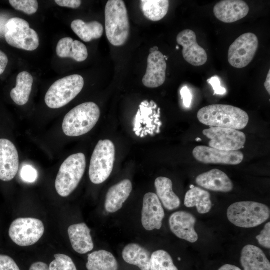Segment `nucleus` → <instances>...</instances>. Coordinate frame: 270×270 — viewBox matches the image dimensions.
Masks as SVG:
<instances>
[{
  "label": "nucleus",
  "instance_id": "obj_1",
  "mask_svg": "<svg viewBox=\"0 0 270 270\" xmlns=\"http://www.w3.org/2000/svg\"><path fill=\"white\" fill-rule=\"evenodd\" d=\"M197 118L202 124L210 127L242 130L248 124L249 116L244 110L232 106L212 104L200 109Z\"/></svg>",
  "mask_w": 270,
  "mask_h": 270
},
{
  "label": "nucleus",
  "instance_id": "obj_2",
  "mask_svg": "<svg viewBox=\"0 0 270 270\" xmlns=\"http://www.w3.org/2000/svg\"><path fill=\"white\" fill-rule=\"evenodd\" d=\"M106 36L114 46L124 45L128 39L130 25L126 4L122 0H110L105 8Z\"/></svg>",
  "mask_w": 270,
  "mask_h": 270
},
{
  "label": "nucleus",
  "instance_id": "obj_3",
  "mask_svg": "<svg viewBox=\"0 0 270 270\" xmlns=\"http://www.w3.org/2000/svg\"><path fill=\"white\" fill-rule=\"evenodd\" d=\"M100 110L94 102L82 103L70 110L64 116L62 128L68 136L84 135L96 126L100 117Z\"/></svg>",
  "mask_w": 270,
  "mask_h": 270
},
{
  "label": "nucleus",
  "instance_id": "obj_4",
  "mask_svg": "<svg viewBox=\"0 0 270 270\" xmlns=\"http://www.w3.org/2000/svg\"><path fill=\"white\" fill-rule=\"evenodd\" d=\"M270 216L269 208L264 204L252 201L232 204L228 208L227 217L234 226L252 228L266 222Z\"/></svg>",
  "mask_w": 270,
  "mask_h": 270
},
{
  "label": "nucleus",
  "instance_id": "obj_5",
  "mask_svg": "<svg viewBox=\"0 0 270 270\" xmlns=\"http://www.w3.org/2000/svg\"><path fill=\"white\" fill-rule=\"evenodd\" d=\"M86 168V156L77 153L68 156L62 164L55 181L58 194L62 197L70 196L77 188Z\"/></svg>",
  "mask_w": 270,
  "mask_h": 270
},
{
  "label": "nucleus",
  "instance_id": "obj_6",
  "mask_svg": "<svg viewBox=\"0 0 270 270\" xmlns=\"http://www.w3.org/2000/svg\"><path fill=\"white\" fill-rule=\"evenodd\" d=\"M115 146L109 140H100L92 154L89 177L94 184H100L110 176L115 160Z\"/></svg>",
  "mask_w": 270,
  "mask_h": 270
},
{
  "label": "nucleus",
  "instance_id": "obj_7",
  "mask_svg": "<svg viewBox=\"0 0 270 270\" xmlns=\"http://www.w3.org/2000/svg\"><path fill=\"white\" fill-rule=\"evenodd\" d=\"M84 80L79 74H72L54 82L46 93L44 100L53 109L63 107L73 100L82 91Z\"/></svg>",
  "mask_w": 270,
  "mask_h": 270
},
{
  "label": "nucleus",
  "instance_id": "obj_8",
  "mask_svg": "<svg viewBox=\"0 0 270 270\" xmlns=\"http://www.w3.org/2000/svg\"><path fill=\"white\" fill-rule=\"evenodd\" d=\"M4 35L7 43L17 48L32 51L39 46L36 32L30 28L28 22L18 18H12L6 21Z\"/></svg>",
  "mask_w": 270,
  "mask_h": 270
},
{
  "label": "nucleus",
  "instance_id": "obj_9",
  "mask_svg": "<svg viewBox=\"0 0 270 270\" xmlns=\"http://www.w3.org/2000/svg\"><path fill=\"white\" fill-rule=\"evenodd\" d=\"M44 232L43 222L32 218H21L15 220L9 228L11 240L20 246L34 244L42 237Z\"/></svg>",
  "mask_w": 270,
  "mask_h": 270
},
{
  "label": "nucleus",
  "instance_id": "obj_10",
  "mask_svg": "<svg viewBox=\"0 0 270 270\" xmlns=\"http://www.w3.org/2000/svg\"><path fill=\"white\" fill-rule=\"evenodd\" d=\"M258 46V40L255 34L251 32L242 34L229 48V64L237 68L246 67L252 60Z\"/></svg>",
  "mask_w": 270,
  "mask_h": 270
},
{
  "label": "nucleus",
  "instance_id": "obj_11",
  "mask_svg": "<svg viewBox=\"0 0 270 270\" xmlns=\"http://www.w3.org/2000/svg\"><path fill=\"white\" fill-rule=\"evenodd\" d=\"M202 134L210 140V147L222 150H238L246 142L243 132L232 128L212 126L203 130Z\"/></svg>",
  "mask_w": 270,
  "mask_h": 270
},
{
  "label": "nucleus",
  "instance_id": "obj_12",
  "mask_svg": "<svg viewBox=\"0 0 270 270\" xmlns=\"http://www.w3.org/2000/svg\"><path fill=\"white\" fill-rule=\"evenodd\" d=\"M192 154L198 161L206 164L237 165L244 158V154L239 150L225 151L204 146H196Z\"/></svg>",
  "mask_w": 270,
  "mask_h": 270
},
{
  "label": "nucleus",
  "instance_id": "obj_13",
  "mask_svg": "<svg viewBox=\"0 0 270 270\" xmlns=\"http://www.w3.org/2000/svg\"><path fill=\"white\" fill-rule=\"evenodd\" d=\"M176 42L182 46V56L188 63L194 66H201L206 62V52L198 44L196 34L193 30L186 29L182 31L177 36Z\"/></svg>",
  "mask_w": 270,
  "mask_h": 270
},
{
  "label": "nucleus",
  "instance_id": "obj_14",
  "mask_svg": "<svg viewBox=\"0 0 270 270\" xmlns=\"http://www.w3.org/2000/svg\"><path fill=\"white\" fill-rule=\"evenodd\" d=\"M162 204L157 195L146 193L144 196L142 211V224L145 230H160L164 217Z\"/></svg>",
  "mask_w": 270,
  "mask_h": 270
},
{
  "label": "nucleus",
  "instance_id": "obj_15",
  "mask_svg": "<svg viewBox=\"0 0 270 270\" xmlns=\"http://www.w3.org/2000/svg\"><path fill=\"white\" fill-rule=\"evenodd\" d=\"M196 218L192 214L186 211H178L172 214L169 225L172 232L178 238L194 243L198 240L194 226Z\"/></svg>",
  "mask_w": 270,
  "mask_h": 270
},
{
  "label": "nucleus",
  "instance_id": "obj_16",
  "mask_svg": "<svg viewBox=\"0 0 270 270\" xmlns=\"http://www.w3.org/2000/svg\"><path fill=\"white\" fill-rule=\"evenodd\" d=\"M19 158L14 144L7 139H0V180H12L18 170Z\"/></svg>",
  "mask_w": 270,
  "mask_h": 270
},
{
  "label": "nucleus",
  "instance_id": "obj_17",
  "mask_svg": "<svg viewBox=\"0 0 270 270\" xmlns=\"http://www.w3.org/2000/svg\"><path fill=\"white\" fill-rule=\"evenodd\" d=\"M146 72L142 83L148 88H156L162 85L166 77V62L164 56L158 50L150 53L147 60Z\"/></svg>",
  "mask_w": 270,
  "mask_h": 270
},
{
  "label": "nucleus",
  "instance_id": "obj_18",
  "mask_svg": "<svg viewBox=\"0 0 270 270\" xmlns=\"http://www.w3.org/2000/svg\"><path fill=\"white\" fill-rule=\"evenodd\" d=\"M248 4L241 0H224L214 8V14L219 20L232 23L246 17L249 12Z\"/></svg>",
  "mask_w": 270,
  "mask_h": 270
},
{
  "label": "nucleus",
  "instance_id": "obj_19",
  "mask_svg": "<svg viewBox=\"0 0 270 270\" xmlns=\"http://www.w3.org/2000/svg\"><path fill=\"white\" fill-rule=\"evenodd\" d=\"M196 184L208 190L228 192L233 189V184L229 177L222 171L212 169L198 175L196 178Z\"/></svg>",
  "mask_w": 270,
  "mask_h": 270
},
{
  "label": "nucleus",
  "instance_id": "obj_20",
  "mask_svg": "<svg viewBox=\"0 0 270 270\" xmlns=\"http://www.w3.org/2000/svg\"><path fill=\"white\" fill-rule=\"evenodd\" d=\"M132 190L130 180L125 179L111 186L106 194L104 208L106 212L114 213L120 210Z\"/></svg>",
  "mask_w": 270,
  "mask_h": 270
},
{
  "label": "nucleus",
  "instance_id": "obj_21",
  "mask_svg": "<svg viewBox=\"0 0 270 270\" xmlns=\"http://www.w3.org/2000/svg\"><path fill=\"white\" fill-rule=\"evenodd\" d=\"M68 232L72 246L75 252L80 254H85L93 250L94 244L90 230L86 224L71 225Z\"/></svg>",
  "mask_w": 270,
  "mask_h": 270
},
{
  "label": "nucleus",
  "instance_id": "obj_22",
  "mask_svg": "<svg viewBox=\"0 0 270 270\" xmlns=\"http://www.w3.org/2000/svg\"><path fill=\"white\" fill-rule=\"evenodd\" d=\"M240 262L244 270H270V262L264 252L252 244L242 250Z\"/></svg>",
  "mask_w": 270,
  "mask_h": 270
},
{
  "label": "nucleus",
  "instance_id": "obj_23",
  "mask_svg": "<svg viewBox=\"0 0 270 270\" xmlns=\"http://www.w3.org/2000/svg\"><path fill=\"white\" fill-rule=\"evenodd\" d=\"M56 52L57 55L62 58H70L78 62L86 60L88 52L86 46L82 42L74 40L71 38H64L58 43Z\"/></svg>",
  "mask_w": 270,
  "mask_h": 270
},
{
  "label": "nucleus",
  "instance_id": "obj_24",
  "mask_svg": "<svg viewBox=\"0 0 270 270\" xmlns=\"http://www.w3.org/2000/svg\"><path fill=\"white\" fill-rule=\"evenodd\" d=\"M156 195L163 204L168 210H173L179 208L180 200L172 190V181L168 178L160 176L154 182Z\"/></svg>",
  "mask_w": 270,
  "mask_h": 270
},
{
  "label": "nucleus",
  "instance_id": "obj_25",
  "mask_svg": "<svg viewBox=\"0 0 270 270\" xmlns=\"http://www.w3.org/2000/svg\"><path fill=\"white\" fill-rule=\"evenodd\" d=\"M124 260L138 267L140 270H150V254L140 245L132 243L126 245L122 252Z\"/></svg>",
  "mask_w": 270,
  "mask_h": 270
},
{
  "label": "nucleus",
  "instance_id": "obj_26",
  "mask_svg": "<svg viewBox=\"0 0 270 270\" xmlns=\"http://www.w3.org/2000/svg\"><path fill=\"white\" fill-rule=\"evenodd\" d=\"M158 106L153 100L148 102L144 100L140 105V108L136 116L134 119V130L137 133L142 124H146L148 128L154 127L152 126V122L160 126L159 120L160 109L156 110Z\"/></svg>",
  "mask_w": 270,
  "mask_h": 270
},
{
  "label": "nucleus",
  "instance_id": "obj_27",
  "mask_svg": "<svg viewBox=\"0 0 270 270\" xmlns=\"http://www.w3.org/2000/svg\"><path fill=\"white\" fill-rule=\"evenodd\" d=\"M33 82V78L29 72L24 71L18 74L16 86L10 93L12 99L16 104L24 106L28 102Z\"/></svg>",
  "mask_w": 270,
  "mask_h": 270
},
{
  "label": "nucleus",
  "instance_id": "obj_28",
  "mask_svg": "<svg viewBox=\"0 0 270 270\" xmlns=\"http://www.w3.org/2000/svg\"><path fill=\"white\" fill-rule=\"evenodd\" d=\"M184 204L188 208L196 206L198 212L200 214L208 213L212 207L209 192L198 187H194L187 192Z\"/></svg>",
  "mask_w": 270,
  "mask_h": 270
},
{
  "label": "nucleus",
  "instance_id": "obj_29",
  "mask_svg": "<svg viewBox=\"0 0 270 270\" xmlns=\"http://www.w3.org/2000/svg\"><path fill=\"white\" fill-rule=\"evenodd\" d=\"M70 26L73 32L85 42L100 38L104 32L102 25L97 21L86 22L76 19L72 22Z\"/></svg>",
  "mask_w": 270,
  "mask_h": 270
},
{
  "label": "nucleus",
  "instance_id": "obj_30",
  "mask_svg": "<svg viewBox=\"0 0 270 270\" xmlns=\"http://www.w3.org/2000/svg\"><path fill=\"white\" fill-rule=\"evenodd\" d=\"M88 270H118V265L114 255L105 250H100L88 255Z\"/></svg>",
  "mask_w": 270,
  "mask_h": 270
},
{
  "label": "nucleus",
  "instance_id": "obj_31",
  "mask_svg": "<svg viewBox=\"0 0 270 270\" xmlns=\"http://www.w3.org/2000/svg\"><path fill=\"white\" fill-rule=\"evenodd\" d=\"M140 4L144 16L152 21L157 22L166 15L170 2L168 0H142Z\"/></svg>",
  "mask_w": 270,
  "mask_h": 270
},
{
  "label": "nucleus",
  "instance_id": "obj_32",
  "mask_svg": "<svg viewBox=\"0 0 270 270\" xmlns=\"http://www.w3.org/2000/svg\"><path fill=\"white\" fill-rule=\"evenodd\" d=\"M150 270H178L170 254L165 250L154 252L150 256Z\"/></svg>",
  "mask_w": 270,
  "mask_h": 270
},
{
  "label": "nucleus",
  "instance_id": "obj_33",
  "mask_svg": "<svg viewBox=\"0 0 270 270\" xmlns=\"http://www.w3.org/2000/svg\"><path fill=\"white\" fill-rule=\"evenodd\" d=\"M55 260L50 264V270H77L72 259L64 254H56Z\"/></svg>",
  "mask_w": 270,
  "mask_h": 270
},
{
  "label": "nucleus",
  "instance_id": "obj_34",
  "mask_svg": "<svg viewBox=\"0 0 270 270\" xmlns=\"http://www.w3.org/2000/svg\"><path fill=\"white\" fill-rule=\"evenodd\" d=\"M9 2L14 9L28 15L35 14L38 7L36 0H10Z\"/></svg>",
  "mask_w": 270,
  "mask_h": 270
},
{
  "label": "nucleus",
  "instance_id": "obj_35",
  "mask_svg": "<svg viewBox=\"0 0 270 270\" xmlns=\"http://www.w3.org/2000/svg\"><path fill=\"white\" fill-rule=\"evenodd\" d=\"M259 244L262 247L270 248V222L266 224L260 234L256 236Z\"/></svg>",
  "mask_w": 270,
  "mask_h": 270
},
{
  "label": "nucleus",
  "instance_id": "obj_36",
  "mask_svg": "<svg viewBox=\"0 0 270 270\" xmlns=\"http://www.w3.org/2000/svg\"><path fill=\"white\" fill-rule=\"evenodd\" d=\"M20 176L24 181L28 182H34L38 178V173L32 166L26 165L22 168Z\"/></svg>",
  "mask_w": 270,
  "mask_h": 270
},
{
  "label": "nucleus",
  "instance_id": "obj_37",
  "mask_svg": "<svg viewBox=\"0 0 270 270\" xmlns=\"http://www.w3.org/2000/svg\"><path fill=\"white\" fill-rule=\"evenodd\" d=\"M0 270H20L14 260L10 256L0 254Z\"/></svg>",
  "mask_w": 270,
  "mask_h": 270
},
{
  "label": "nucleus",
  "instance_id": "obj_38",
  "mask_svg": "<svg viewBox=\"0 0 270 270\" xmlns=\"http://www.w3.org/2000/svg\"><path fill=\"white\" fill-rule=\"evenodd\" d=\"M207 82L212 87L214 90V95H223L226 94V89L221 86V82L218 76H212L208 80Z\"/></svg>",
  "mask_w": 270,
  "mask_h": 270
},
{
  "label": "nucleus",
  "instance_id": "obj_39",
  "mask_svg": "<svg viewBox=\"0 0 270 270\" xmlns=\"http://www.w3.org/2000/svg\"><path fill=\"white\" fill-rule=\"evenodd\" d=\"M180 93L184 106L187 108H190L192 103V94L189 88L186 86H184Z\"/></svg>",
  "mask_w": 270,
  "mask_h": 270
},
{
  "label": "nucleus",
  "instance_id": "obj_40",
  "mask_svg": "<svg viewBox=\"0 0 270 270\" xmlns=\"http://www.w3.org/2000/svg\"><path fill=\"white\" fill-rule=\"evenodd\" d=\"M54 2L60 6L72 8H79L82 4L80 0H55Z\"/></svg>",
  "mask_w": 270,
  "mask_h": 270
},
{
  "label": "nucleus",
  "instance_id": "obj_41",
  "mask_svg": "<svg viewBox=\"0 0 270 270\" xmlns=\"http://www.w3.org/2000/svg\"><path fill=\"white\" fill-rule=\"evenodd\" d=\"M8 64V58L4 52L0 50V75L4 72Z\"/></svg>",
  "mask_w": 270,
  "mask_h": 270
},
{
  "label": "nucleus",
  "instance_id": "obj_42",
  "mask_svg": "<svg viewBox=\"0 0 270 270\" xmlns=\"http://www.w3.org/2000/svg\"><path fill=\"white\" fill-rule=\"evenodd\" d=\"M29 270H50V268L46 264L38 262L32 264Z\"/></svg>",
  "mask_w": 270,
  "mask_h": 270
},
{
  "label": "nucleus",
  "instance_id": "obj_43",
  "mask_svg": "<svg viewBox=\"0 0 270 270\" xmlns=\"http://www.w3.org/2000/svg\"><path fill=\"white\" fill-rule=\"evenodd\" d=\"M218 270H242L238 267L230 264H226L221 266Z\"/></svg>",
  "mask_w": 270,
  "mask_h": 270
},
{
  "label": "nucleus",
  "instance_id": "obj_44",
  "mask_svg": "<svg viewBox=\"0 0 270 270\" xmlns=\"http://www.w3.org/2000/svg\"><path fill=\"white\" fill-rule=\"evenodd\" d=\"M270 70L268 71L267 74V76L266 80V81L264 83V86L268 92L270 94Z\"/></svg>",
  "mask_w": 270,
  "mask_h": 270
},
{
  "label": "nucleus",
  "instance_id": "obj_45",
  "mask_svg": "<svg viewBox=\"0 0 270 270\" xmlns=\"http://www.w3.org/2000/svg\"><path fill=\"white\" fill-rule=\"evenodd\" d=\"M158 46H155L153 47L152 48H151L150 50V53L158 51Z\"/></svg>",
  "mask_w": 270,
  "mask_h": 270
},
{
  "label": "nucleus",
  "instance_id": "obj_46",
  "mask_svg": "<svg viewBox=\"0 0 270 270\" xmlns=\"http://www.w3.org/2000/svg\"><path fill=\"white\" fill-rule=\"evenodd\" d=\"M200 138H197L196 139V140L198 141V140H201V139H199Z\"/></svg>",
  "mask_w": 270,
  "mask_h": 270
},
{
  "label": "nucleus",
  "instance_id": "obj_47",
  "mask_svg": "<svg viewBox=\"0 0 270 270\" xmlns=\"http://www.w3.org/2000/svg\"><path fill=\"white\" fill-rule=\"evenodd\" d=\"M176 48H177V49H178V46H176Z\"/></svg>",
  "mask_w": 270,
  "mask_h": 270
}]
</instances>
